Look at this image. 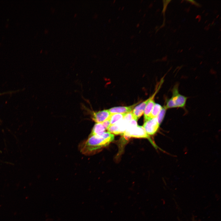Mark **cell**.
<instances>
[{"instance_id": "1", "label": "cell", "mask_w": 221, "mask_h": 221, "mask_svg": "<svg viewBox=\"0 0 221 221\" xmlns=\"http://www.w3.org/2000/svg\"><path fill=\"white\" fill-rule=\"evenodd\" d=\"M114 139V135L108 132L89 136L79 145V150L84 155H92L108 145Z\"/></svg>"}, {"instance_id": "2", "label": "cell", "mask_w": 221, "mask_h": 221, "mask_svg": "<svg viewBox=\"0 0 221 221\" xmlns=\"http://www.w3.org/2000/svg\"><path fill=\"white\" fill-rule=\"evenodd\" d=\"M172 97L166 101L165 105L167 109L176 107H183L185 106L187 97L179 93L178 86H175L172 90Z\"/></svg>"}, {"instance_id": "3", "label": "cell", "mask_w": 221, "mask_h": 221, "mask_svg": "<svg viewBox=\"0 0 221 221\" xmlns=\"http://www.w3.org/2000/svg\"><path fill=\"white\" fill-rule=\"evenodd\" d=\"M85 110L89 111L91 119L96 123H102L106 120L110 119L111 114L108 110H103L98 111L91 112L90 110L85 107Z\"/></svg>"}, {"instance_id": "4", "label": "cell", "mask_w": 221, "mask_h": 221, "mask_svg": "<svg viewBox=\"0 0 221 221\" xmlns=\"http://www.w3.org/2000/svg\"><path fill=\"white\" fill-rule=\"evenodd\" d=\"M159 125L157 118L156 117L149 118L144 120L143 127L148 135H153L157 132Z\"/></svg>"}, {"instance_id": "5", "label": "cell", "mask_w": 221, "mask_h": 221, "mask_svg": "<svg viewBox=\"0 0 221 221\" xmlns=\"http://www.w3.org/2000/svg\"><path fill=\"white\" fill-rule=\"evenodd\" d=\"M150 97L136 106L132 111L133 119L137 120L143 114L147 104L149 101Z\"/></svg>"}, {"instance_id": "6", "label": "cell", "mask_w": 221, "mask_h": 221, "mask_svg": "<svg viewBox=\"0 0 221 221\" xmlns=\"http://www.w3.org/2000/svg\"><path fill=\"white\" fill-rule=\"evenodd\" d=\"M160 86L161 85H160L159 87L157 89V90L155 92L151 97H150V100L147 104L144 110V120L150 118L149 117L150 114L155 103L154 101V97L160 89Z\"/></svg>"}, {"instance_id": "7", "label": "cell", "mask_w": 221, "mask_h": 221, "mask_svg": "<svg viewBox=\"0 0 221 221\" xmlns=\"http://www.w3.org/2000/svg\"><path fill=\"white\" fill-rule=\"evenodd\" d=\"M137 104L127 107H118L111 108L108 110L111 114H126L131 112L135 106Z\"/></svg>"}, {"instance_id": "8", "label": "cell", "mask_w": 221, "mask_h": 221, "mask_svg": "<svg viewBox=\"0 0 221 221\" xmlns=\"http://www.w3.org/2000/svg\"><path fill=\"white\" fill-rule=\"evenodd\" d=\"M105 130L102 123H96L94 126L89 136L101 134L105 132Z\"/></svg>"}, {"instance_id": "9", "label": "cell", "mask_w": 221, "mask_h": 221, "mask_svg": "<svg viewBox=\"0 0 221 221\" xmlns=\"http://www.w3.org/2000/svg\"><path fill=\"white\" fill-rule=\"evenodd\" d=\"M126 114H111L109 120L110 125L115 124L122 119Z\"/></svg>"}, {"instance_id": "10", "label": "cell", "mask_w": 221, "mask_h": 221, "mask_svg": "<svg viewBox=\"0 0 221 221\" xmlns=\"http://www.w3.org/2000/svg\"><path fill=\"white\" fill-rule=\"evenodd\" d=\"M130 122L123 118L122 120L116 124L117 126L119 134L122 135L125 132Z\"/></svg>"}, {"instance_id": "11", "label": "cell", "mask_w": 221, "mask_h": 221, "mask_svg": "<svg viewBox=\"0 0 221 221\" xmlns=\"http://www.w3.org/2000/svg\"><path fill=\"white\" fill-rule=\"evenodd\" d=\"M162 108L160 105L155 103L150 115V118L157 117L160 112Z\"/></svg>"}, {"instance_id": "12", "label": "cell", "mask_w": 221, "mask_h": 221, "mask_svg": "<svg viewBox=\"0 0 221 221\" xmlns=\"http://www.w3.org/2000/svg\"><path fill=\"white\" fill-rule=\"evenodd\" d=\"M167 109L165 106L162 107V109L156 117L159 125L161 123L164 118Z\"/></svg>"}, {"instance_id": "13", "label": "cell", "mask_w": 221, "mask_h": 221, "mask_svg": "<svg viewBox=\"0 0 221 221\" xmlns=\"http://www.w3.org/2000/svg\"><path fill=\"white\" fill-rule=\"evenodd\" d=\"M102 123L105 129L107 130L110 126L109 119L106 120Z\"/></svg>"}, {"instance_id": "14", "label": "cell", "mask_w": 221, "mask_h": 221, "mask_svg": "<svg viewBox=\"0 0 221 221\" xmlns=\"http://www.w3.org/2000/svg\"><path fill=\"white\" fill-rule=\"evenodd\" d=\"M48 30L47 29L45 30L44 33L45 34H48Z\"/></svg>"}, {"instance_id": "15", "label": "cell", "mask_w": 221, "mask_h": 221, "mask_svg": "<svg viewBox=\"0 0 221 221\" xmlns=\"http://www.w3.org/2000/svg\"><path fill=\"white\" fill-rule=\"evenodd\" d=\"M10 92H4V93H0V95H4V94H7V93H10Z\"/></svg>"}, {"instance_id": "16", "label": "cell", "mask_w": 221, "mask_h": 221, "mask_svg": "<svg viewBox=\"0 0 221 221\" xmlns=\"http://www.w3.org/2000/svg\"><path fill=\"white\" fill-rule=\"evenodd\" d=\"M77 14H74V17H77Z\"/></svg>"}, {"instance_id": "17", "label": "cell", "mask_w": 221, "mask_h": 221, "mask_svg": "<svg viewBox=\"0 0 221 221\" xmlns=\"http://www.w3.org/2000/svg\"><path fill=\"white\" fill-rule=\"evenodd\" d=\"M42 52V50H41V51L40 53H41Z\"/></svg>"}, {"instance_id": "18", "label": "cell", "mask_w": 221, "mask_h": 221, "mask_svg": "<svg viewBox=\"0 0 221 221\" xmlns=\"http://www.w3.org/2000/svg\"><path fill=\"white\" fill-rule=\"evenodd\" d=\"M0 152H1V151L0 150Z\"/></svg>"}]
</instances>
